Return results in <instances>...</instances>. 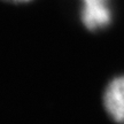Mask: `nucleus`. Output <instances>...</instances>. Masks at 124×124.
I'll use <instances>...</instances> for the list:
<instances>
[{
    "instance_id": "1",
    "label": "nucleus",
    "mask_w": 124,
    "mask_h": 124,
    "mask_svg": "<svg viewBox=\"0 0 124 124\" xmlns=\"http://www.w3.org/2000/svg\"><path fill=\"white\" fill-rule=\"evenodd\" d=\"M102 107L116 124H124V75L108 82L102 93Z\"/></svg>"
},
{
    "instance_id": "2",
    "label": "nucleus",
    "mask_w": 124,
    "mask_h": 124,
    "mask_svg": "<svg viewBox=\"0 0 124 124\" xmlns=\"http://www.w3.org/2000/svg\"><path fill=\"white\" fill-rule=\"evenodd\" d=\"M113 15L105 0H84L80 9V22L90 32H98L111 24Z\"/></svg>"
},
{
    "instance_id": "3",
    "label": "nucleus",
    "mask_w": 124,
    "mask_h": 124,
    "mask_svg": "<svg viewBox=\"0 0 124 124\" xmlns=\"http://www.w3.org/2000/svg\"><path fill=\"white\" fill-rule=\"evenodd\" d=\"M6 1H9V2H14V4H23V2H28V1H31V0H6Z\"/></svg>"
}]
</instances>
